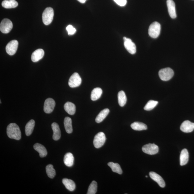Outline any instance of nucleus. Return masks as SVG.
<instances>
[{"instance_id": "f257e3e1", "label": "nucleus", "mask_w": 194, "mask_h": 194, "mask_svg": "<svg viewBox=\"0 0 194 194\" xmlns=\"http://www.w3.org/2000/svg\"><path fill=\"white\" fill-rule=\"evenodd\" d=\"M7 133L8 137L11 139L19 140L21 137L20 128L16 123H12L7 127Z\"/></svg>"}, {"instance_id": "f8f14e48", "label": "nucleus", "mask_w": 194, "mask_h": 194, "mask_svg": "<svg viewBox=\"0 0 194 194\" xmlns=\"http://www.w3.org/2000/svg\"><path fill=\"white\" fill-rule=\"evenodd\" d=\"M180 129L184 132H192L194 129V123L189 121H184L181 124Z\"/></svg>"}, {"instance_id": "aec40b11", "label": "nucleus", "mask_w": 194, "mask_h": 194, "mask_svg": "<svg viewBox=\"0 0 194 194\" xmlns=\"http://www.w3.org/2000/svg\"><path fill=\"white\" fill-rule=\"evenodd\" d=\"M64 109L69 114L73 115L75 113L76 111L75 105L71 102H67L64 105Z\"/></svg>"}, {"instance_id": "c85d7f7f", "label": "nucleus", "mask_w": 194, "mask_h": 194, "mask_svg": "<svg viewBox=\"0 0 194 194\" xmlns=\"http://www.w3.org/2000/svg\"><path fill=\"white\" fill-rule=\"evenodd\" d=\"M107 165L112 169V172H117L119 174H121L122 173V171L120 165L118 164L113 162H109Z\"/></svg>"}, {"instance_id": "c9c22d12", "label": "nucleus", "mask_w": 194, "mask_h": 194, "mask_svg": "<svg viewBox=\"0 0 194 194\" xmlns=\"http://www.w3.org/2000/svg\"><path fill=\"white\" fill-rule=\"evenodd\" d=\"M146 177H147V178L148 176H146Z\"/></svg>"}, {"instance_id": "1a4fd4ad", "label": "nucleus", "mask_w": 194, "mask_h": 194, "mask_svg": "<svg viewBox=\"0 0 194 194\" xmlns=\"http://www.w3.org/2000/svg\"><path fill=\"white\" fill-rule=\"evenodd\" d=\"M18 42L17 40H13L9 42L6 47V51L7 54L13 56L16 53L17 50Z\"/></svg>"}, {"instance_id": "4468645a", "label": "nucleus", "mask_w": 194, "mask_h": 194, "mask_svg": "<svg viewBox=\"0 0 194 194\" xmlns=\"http://www.w3.org/2000/svg\"><path fill=\"white\" fill-rule=\"evenodd\" d=\"M149 175L151 178L156 182L162 188H164L165 186V183L164 179L162 177L154 172H150Z\"/></svg>"}, {"instance_id": "423d86ee", "label": "nucleus", "mask_w": 194, "mask_h": 194, "mask_svg": "<svg viewBox=\"0 0 194 194\" xmlns=\"http://www.w3.org/2000/svg\"><path fill=\"white\" fill-rule=\"evenodd\" d=\"M13 27V23L9 19L4 18L0 24V30L4 33L10 32Z\"/></svg>"}, {"instance_id": "7ed1b4c3", "label": "nucleus", "mask_w": 194, "mask_h": 194, "mask_svg": "<svg viewBox=\"0 0 194 194\" xmlns=\"http://www.w3.org/2000/svg\"><path fill=\"white\" fill-rule=\"evenodd\" d=\"M161 25L157 22H154L151 24L148 29V34L153 38H157L160 34Z\"/></svg>"}, {"instance_id": "ddd939ff", "label": "nucleus", "mask_w": 194, "mask_h": 194, "mask_svg": "<svg viewBox=\"0 0 194 194\" xmlns=\"http://www.w3.org/2000/svg\"><path fill=\"white\" fill-rule=\"evenodd\" d=\"M167 8L170 17L173 19L177 17L175 4L173 0H167Z\"/></svg>"}, {"instance_id": "a211bd4d", "label": "nucleus", "mask_w": 194, "mask_h": 194, "mask_svg": "<svg viewBox=\"0 0 194 194\" xmlns=\"http://www.w3.org/2000/svg\"><path fill=\"white\" fill-rule=\"evenodd\" d=\"M62 183L68 190L73 191L75 190L76 184L72 180L67 178H64L62 180Z\"/></svg>"}, {"instance_id": "9b49d317", "label": "nucleus", "mask_w": 194, "mask_h": 194, "mask_svg": "<svg viewBox=\"0 0 194 194\" xmlns=\"http://www.w3.org/2000/svg\"><path fill=\"white\" fill-rule=\"evenodd\" d=\"M56 102L51 98H47L44 102V110L45 113L49 114L53 111Z\"/></svg>"}, {"instance_id": "cd10ccee", "label": "nucleus", "mask_w": 194, "mask_h": 194, "mask_svg": "<svg viewBox=\"0 0 194 194\" xmlns=\"http://www.w3.org/2000/svg\"><path fill=\"white\" fill-rule=\"evenodd\" d=\"M118 102L120 106L123 107L125 105L127 102V97L125 92L123 91H121L118 93Z\"/></svg>"}, {"instance_id": "412c9836", "label": "nucleus", "mask_w": 194, "mask_h": 194, "mask_svg": "<svg viewBox=\"0 0 194 194\" xmlns=\"http://www.w3.org/2000/svg\"><path fill=\"white\" fill-rule=\"evenodd\" d=\"M189 160V153L186 149L182 151L180 155V165L181 166L186 165Z\"/></svg>"}, {"instance_id": "0eeeda50", "label": "nucleus", "mask_w": 194, "mask_h": 194, "mask_svg": "<svg viewBox=\"0 0 194 194\" xmlns=\"http://www.w3.org/2000/svg\"><path fill=\"white\" fill-rule=\"evenodd\" d=\"M82 82V79L77 73H75L72 74L68 81L69 87L71 88H75L80 86Z\"/></svg>"}, {"instance_id": "39448f33", "label": "nucleus", "mask_w": 194, "mask_h": 194, "mask_svg": "<svg viewBox=\"0 0 194 194\" xmlns=\"http://www.w3.org/2000/svg\"><path fill=\"white\" fill-rule=\"evenodd\" d=\"M106 141V136L102 132L98 133L95 136L93 140V145L95 148H99L104 145Z\"/></svg>"}, {"instance_id": "2f4dec72", "label": "nucleus", "mask_w": 194, "mask_h": 194, "mask_svg": "<svg viewBox=\"0 0 194 194\" xmlns=\"http://www.w3.org/2000/svg\"><path fill=\"white\" fill-rule=\"evenodd\" d=\"M97 191V183L95 181H93L88 187L87 194H95Z\"/></svg>"}, {"instance_id": "b1692460", "label": "nucleus", "mask_w": 194, "mask_h": 194, "mask_svg": "<svg viewBox=\"0 0 194 194\" xmlns=\"http://www.w3.org/2000/svg\"><path fill=\"white\" fill-rule=\"evenodd\" d=\"M35 125V122L34 120L32 119L26 124L25 128L26 135L29 136L32 134Z\"/></svg>"}, {"instance_id": "72a5a7b5", "label": "nucleus", "mask_w": 194, "mask_h": 194, "mask_svg": "<svg viewBox=\"0 0 194 194\" xmlns=\"http://www.w3.org/2000/svg\"><path fill=\"white\" fill-rule=\"evenodd\" d=\"M114 1L121 6H125L127 3V0H114Z\"/></svg>"}, {"instance_id": "f03ea898", "label": "nucleus", "mask_w": 194, "mask_h": 194, "mask_svg": "<svg viewBox=\"0 0 194 194\" xmlns=\"http://www.w3.org/2000/svg\"><path fill=\"white\" fill-rule=\"evenodd\" d=\"M54 15L53 9L51 7H47L43 12L42 15L43 22L45 25L51 23L53 20Z\"/></svg>"}, {"instance_id": "f3484780", "label": "nucleus", "mask_w": 194, "mask_h": 194, "mask_svg": "<svg viewBox=\"0 0 194 194\" xmlns=\"http://www.w3.org/2000/svg\"><path fill=\"white\" fill-rule=\"evenodd\" d=\"M33 148L39 153V155L41 157H44L47 155V152L46 148L41 144L35 143L33 146Z\"/></svg>"}, {"instance_id": "f704fd0d", "label": "nucleus", "mask_w": 194, "mask_h": 194, "mask_svg": "<svg viewBox=\"0 0 194 194\" xmlns=\"http://www.w3.org/2000/svg\"><path fill=\"white\" fill-rule=\"evenodd\" d=\"M77 1L81 3H84L87 0H77Z\"/></svg>"}, {"instance_id": "9d476101", "label": "nucleus", "mask_w": 194, "mask_h": 194, "mask_svg": "<svg viewBox=\"0 0 194 194\" xmlns=\"http://www.w3.org/2000/svg\"><path fill=\"white\" fill-rule=\"evenodd\" d=\"M124 46L125 48L131 54H135L136 52V45L132 41L126 37H123Z\"/></svg>"}, {"instance_id": "dca6fc26", "label": "nucleus", "mask_w": 194, "mask_h": 194, "mask_svg": "<svg viewBox=\"0 0 194 194\" xmlns=\"http://www.w3.org/2000/svg\"><path fill=\"white\" fill-rule=\"evenodd\" d=\"M52 128L53 131L52 138L55 141L58 140L61 137V132L58 124L54 122L52 124Z\"/></svg>"}, {"instance_id": "a878e982", "label": "nucleus", "mask_w": 194, "mask_h": 194, "mask_svg": "<svg viewBox=\"0 0 194 194\" xmlns=\"http://www.w3.org/2000/svg\"><path fill=\"white\" fill-rule=\"evenodd\" d=\"M131 127L134 130L142 131L147 130V126L144 123L140 122H135L131 124Z\"/></svg>"}, {"instance_id": "20e7f679", "label": "nucleus", "mask_w": 194, "mask_h": 194, "mask_svg": "<svg viewBox=\"0 0 194 194\" xmlns=\"http://www.w3.org/2000/svg\"><path fill=\"white\" fill-rule=\"evenodd\" d=\"M174 75V72L171 68H166L160 70L159 75L160 79L162 81H169L172 77Z\"/></svg>"}, {"instance_id": "c756f323", "label": "nucleus", "mask_w": 194, "mask_h": 194, "mask_svg": "<svg viewBox=\"0 0 194 194\" xmlns=\"http://www.w3.org/2000/svg\"><path fill=\"white\" fill-rule=\"evenodd\" d=\"M46 171L47 175L50 178H53L56 176V171L54 168L52 164L47 165L46 167Z\"/></svg>"}, {"instance_id": "bb28decb", "label": "nucleus", "mask_w": 194, "mask_h": 194, "mask_svg": "<svg viewBox=\"0 0 194 194\" xmlns=\"http://www.w3.org/2000/svg\"><path fill=\"white\" fill-rule=\"evenodd\" d=\"M64 126L66 132L70 134L72 132L73 128L72 124V119L69 117H66L64 120Z\"/></svg>"}, {"instance_id": "4be33fe9", "label": "nucleus", "mask_w": 194, "mask_h": 194, "mask_svg": "<svg viewBox=\"0 0 194 194\" xmlns=\"http://www.w3.org/2000/svg\"><path fill=\"white\" fill-rule=\"evenodd\" d=\"M74 158L72 153L68 152L65 155L64 158V163L66 166L71 167L73 166L74 163Z\"/></svg>"}, {"instance_id": "393cba45", "label": "nucleus", "mask_w": 194, "mask_h": 194, "mask_svg": "<svg viewBox=\"0 0 194 194\" xmlns=\"http://www.w3.org/2000/svg\"><path fill=\"white\" fill-rule=\"evenodd\" d=\"M110 112L108 109H105L101 112L95 119L96 122L97 123H100L106 118Z\"/></svg>"}, {"instance_id": "473e14b6", "label": "nucleus", "mask_w": 194, "mask_h": 194, "mask_svg": "<svg viewBox=\"0 0 194 194\" xmlns=\"http://www.w3.org/2000/svg\"><path fill=\"white\" fill-rule=\"evenodd\" d=\"M66 30L69 35H73L76 32V28L73 27L72 26L69 25L66 27Z\"/></svg>"}, {"instance_id": "6e6552de", "label": "nucleus", "mask_w": 194, "mask_h": 194, "mask_svg": "<svg viewBox=\"0 0 194 194\" xmlns=\"http://www.w3.org/2000/svg\"><path fill=\"white\" fill-rule=\"evenodd\" d=\"M142 150L146 154L150 155H155L159 152V147L154 143H148L143 146Z\"/></svg>"}, {"instance_id": "7c9ffc66", "label": "nucleus", "mask_w": 194, "mask_h": 194, "mask_svg": "<svg viewBox=\"0 0 194 194\" xmlns=\"http://www.w3.org/2000/svg\"><path fill=\"white\" fill-rule=\"evenodd\" d=\"M158 104V102L156 101L153 100H150L146 105L144 109L147 111H150L154 108Z\"/></svg>"}, {"instance_id": "6ab92c4d", "label": "nucleus", "mask_w": 194, "mask_h": 194, "mask_svg": "<svg viewBox=\"0 0 194 194\" xmlns=\"http://www.w3.org/2000/svg\"><path fill=\"white\" fill-rule=\"evenodd\" d=\"M2 7L9 9L15 8L18 6V3L15 0H5L2 2Z\"/></svg>"}, {"instance_id": "2eb2a0df", "label": "nucleus", "mask_w": 194, "mask_h": 194, "mask_svg": "<svg viewBox=\"0 0 194 194\" xmlns=\"http://www.w3.org/2000/svg\"><path fill=\"white\" fill-rule=\"evenodd\" d=\"M44 55V50L41 49L36 50L32 55L31 59L33 62H36L41 59Z\"/></svg>"}, {"instance_id": "5701e85b", "label": "nucleus", "mask_w": 194, "mask_h": 194, "mask_svg": "<svg viewBox=\"0 0 194 194\" xmlns=\"http://www.w3.org/2000/svg\"><path fill=\"white\" fill-rule=\"evenodd\" d=\"M102 93L101 88L97 87L93 89L91 93V99L92 101L97 100L99 99Z\"/></svg>"}]
</instances>
